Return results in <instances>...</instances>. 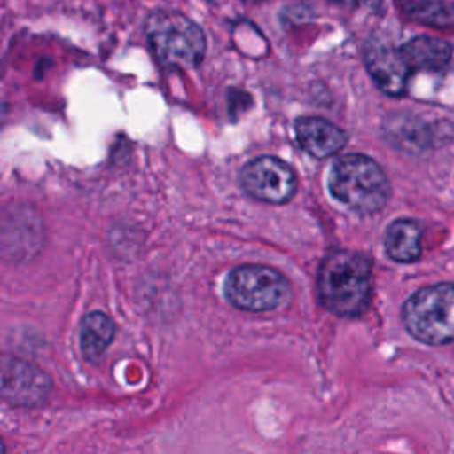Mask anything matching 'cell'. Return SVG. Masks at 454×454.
<instances>
[{"label":"cell","mask_w":454,"mask_h":454,"mask_svg":"<svg viewBox=\"0 0 454 454\" xmlns=\"http://www.w3.org/2000/svg\"><path fill=\"white\" fill-rule=\"evenodd\" d=\"M372 271L365 255L344 248L326 254L317 273L321 303L333 314L355 317L371 303Z\"/></svg>","instance_id":"obj_1"},{"label":"cell","mask_w":454,"mask_h":454,"mask_svg":"<svg viewBox=\"0 0 454 454\" xmlns=\"http://www.w3.org/2000/svg\"><path fill=\"white\" fill-rule=\"evenodd\" d=\"M328 188L339 202L360 215L380 211L390 195L383 168L364 154L340 156L330 168Z\"/></svg>","instance_id":"obj_2"},{"label":"cell","mask_w":454,"mask_h":454,"mask_svg":"<svg viewBox=\"0 0 454 454\" xmlns=\"http://www.w3.org/2000/svg\"><path fill=\"white\" fill-rule=\"evenodd\" d=\"M401 316L413 339L431 346L454 342V284L420 287L403 303Z\"/></svg>","instance_id":"obj_3"},{"label":"cell","mask_w":454,"mask_h":454,"mask_svg":"<svg viewBox=\"0 0 454 454\" xmlns=\"http://www.w3.org/2000/svg\"><path fill=\"white\" fill-rule=\"evenodd\" d=\"M145 35L160 64L170 69L193 67L206 53L202 30L179 12L154 11L149 14Z\"/></svg>","instance_id":"obj_4"},{"label":"cell","mask_w":454,"mask_h":454,"mask_svg":"<svg viewBox=\"0 0 454 454\" xmlns=\"http://www.w3.org/2000/svg\"><path fill=\"white\" fill-rule=\"evenodd\" d=\"M291 284L275 268L264 264H241L231 270L225 280L227 300L241 310H277L291 300Z\"/></svg>","instance_id":"obj_5"},{"label":"cell","mask_w":454,"mask_h":454,"mask_svg":"<svg viewBox=\"0 0 454 454\" xmlns=\"http://www.w3.org/2000/svg\"><path fill=\"white\" fill-rule=\"evenodd\" d=\"M239 181L248 195L271 204H284L293 199L296 192L293 168L275 156H259L250 160L241 168Z\"/></svg>","instance_id":"obj_6"},{"label":"cell","mask_w":454,"mask_h":454,"mask_svg":"<svg viewBox=\"0 0 454 454\" xmlns=\"http://www.w3.org/2000/svg\"><path fill=\"white\" fill-rule=\"evenodd\" d=\"M51 392V378L35 364L18 356H2V397L18 408H37Z\"/></svg>","instance_id":"obj_7"},{"label":"cell","mask_w":454,"mask_h":454,"mask_svg":"<svg viewBox=\"0 0 454 454\" xmlns=\"http://www.w3.org/2000/svg\"><path fill=\"white\" fill-rule=\"evenodd\" d=\"M365 66L374 83L388 96H403L411 74L401 50L388 44H372L365 51Z\"/></svg>","instance_id":"obj_8"},{"label":"cell","mask_w":454,"mask_h":454,"mask_svg":"<svg viewBox=\"0 0 454 454\" xmlns=\"http://www.w3.org/2000/svg\"><path fill=\"white\" fill-rule=\"evenodd\" d=\"M294 131L298 144L316 158H328L346 145L344 131L321 117H300Z\"/></svg>","instance_id":"obj_9"},{"label":"cell","mask_w":454,"mask_h":454,"mask_svg":"<svg viewBox=\"0 0 454 454\" xmlns=\"http://www.w3.org/2000/svg\"><path fill=\"white\" fill-rule=\"evenodd\" d=\"M410 71H440L452 55V46L438 37L419 35L399 48Z\"/></svg>","instance_id":"obj_10"},{"label":"cell","mask_w":454,"mask_h":454,"mask_svg":"<svg viewBox=\"0 0 454 454\" xmlns=\"http://www.w3.org/2000/svg\"><path fill=\"white\" fill-rule=\"evenodd\" d=\"M385 131L387 137L404 151H422L426 147H431L434 144V138L438 137L433 126L410 114H399L390 117L387 121Z\"/></svg>","instance_id":"obj_11"},{"label":"cell","mask_w":454,"mask_h":454,"mask_svg":"<svg viewBox=\"0 0 454 454\" xmlns=\"http://www.w3.org/2000/svg\"><path fill=\"white\" fill-rule=\"evenodd\" d=\"M115 333L114 321L99 310L83 316L80 326V349L85 360L98 362L110 346Z\"/></svg>","instance_id":"obj_12"},{"label":"cell","mask_w":454,"mask_h":454,"mask_svg":"<svg viewBox=\"0 0 454 454\" xmlns=\"http://www.w3.org/2000/svg\"><path fill=\"white\" fill-rule=\"evenodd\" d=\"M385 250L397 262H413L420 257V227L410 218L394 220L385 234Z\"/></svg>","instance_id":"obj_13"},{"label":"cell","mask_w":454,"mask_h":454,"mask_svg":"<svg viewBox=\"0 0 454 454\" xmlns=\"http://www.w3.org/2000/svg\"><path fill=\"white\" fill-rule=\"evenodd\" d=\"M356 4H360L364 7H378L381 4V0H356Z\"/></svg>","instance_id":"obj_14"},{"label":"cell","mask_w":454,"mask_h":454,"mask_svg":"<svg viewBox=\"0 0 454 454\" xmlns=\"http://www.w3.org/2000/svg\"><path fill=\"white\" fill-rule=\"evenodd\" d=\"M332 2H339V0H332Z\"/></svg>","instance_id":"obj_15"}]
</instances>
